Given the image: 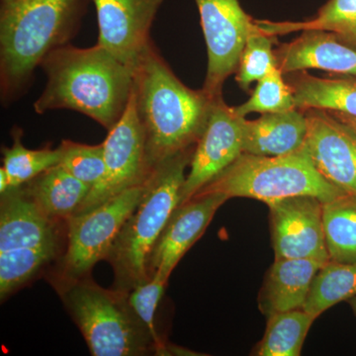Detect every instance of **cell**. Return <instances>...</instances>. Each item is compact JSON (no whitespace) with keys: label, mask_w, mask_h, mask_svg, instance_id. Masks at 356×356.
<instances>
[{"label":"cell","mask_w":356,"mask_h":356,"mask_svg":"<svg viewBox=\"0 0 356 356\" xmlns=\"http://www.w3.org/2000/svg\"><path fill=\"white\" fill-rule=\"evenodd\" d=\"M332 113L336 115L337 118H339L341 120L346 122V124H348L351 128L355 129L356 131V117L350 116V115L343 113H339V112H332Z\"/></svg>","instance_id":"32"},{"label":"cell","mask_w":356,"mask_h":356,"mask_svg":"<svg viewBox=\"0 0 356 356\" xmlns=\"http://www.w3.org/2000/svg\"><path fill=\"white\" fill-rule=\"evenodd\" d=\"M10 189V184H9L8 177L3 168H0V195L6 193Z\"/></svg>","instance_id":"31"},{"label":"cell","mask_w":356,"mask_h":356,"mask_svg":"<svg viewBox=\"0 0 356 356\" xmlns=\"http://www.w3.org/2000/svg\"><path fill=\"white\" fill-rule=\"evenodd\" d=\"M274 39L275 36L262 31L255 22L236 70V79L243 90L248 91L254 81H261L270 70L278 67L273 50Z\"/></svg>","instance_id":"27"},{"label":"cell","mask_w":356,"mask_h":356,"mask_svg":"<svg viewBox=\"0 0 356 356\" xmlns=\"http://www.w3.org/2000/svg\"><path fill=\"white\" fill-rule=\"evenodd\" d=\"M0 196V252L65 248L67 222L48 216L24 187L9 189Z\"/></svg>","instance_id":"15"},{"label":"cell","mask_w":356,"mask_h":356,"mask_svg":"<svg viewBox=\"0 0 356 356\" xmlns=\"http://www.w3.org/2000/svg\"><path fill=\"white\" fill-rule=\"evenodd\" d=\"M325 264L312 259H275L259 294V308L266 317L303 309L316 275Z\"/></svg>","instance_id":"18"},{"label":"cell","mask_w":356,"mask_h":356,"mask_svg":"<svg viewBox=\"0 0 356 356\" xmlns=\"http://www.w3.org/2000/svg\"><path fill=\"white\" fill-rule=\"evenodd\" d=\"M147 181L69 219L64 252L49 273V281L57 291L90 275L98 261H106L122 227L139 205Z\"/></svg>","instance_id":"7"},{"label":"cell","mask_w":356,"mask_h":356,"mask_svg":"<svg viewBox=\"0 0 356 356\" xmlns=\"http://www.w3.org/2000/svg\"><path fill=\"white\" fill-rule=\"evenodd\" d=\"M194 147L166 159L147 179L139 205L122 227L106 259L113 268V288L130 292L152 280L149 257L166 222L179 205L185 172L191 165Z\"/></svg>","instance_id":"4"},{"label":"cell","mask_w":356,"mask_h":356,"mask_svg":"<svg viewBox=\"0 0 356 356\" xmlns=\"http://www.w3.org/2000/svg\"><path fill=\"white\" fill-rule=\"evenodd\" d=\"M89 0H0V97L29 90L44 57L76 36Z\"/></svg>","instance_id":"3"},{"label":"cell","mask_w":356,"mask_h":356,"mask_svg":"<svg viewBox=\"0 0 356 356\" xmlns=\"http://www.w3.org/2000/svg\"><path fill=\"white\" fill-rule=\"evenodd\" d=\"M303 149L318 172L346 193L356 195V131L331 111L306 110Z\"/></svg>","instance_id":"12"},{"label":"cell","mask_w":356,"mask_h":356,"mask_svg":"<svg viewBox=\"0 0 356 356\" xmlns=\"http://www.w3.org/2000/svg\"><path fill=\"white\" fill-rule=\"evenodd\" d=\"M243 118L225 103L222 96L213 99L205 128L194 147L179 205L191 200L243 153Z\"/></svg>","instance_id":"10"},{"label":"cell","mask_w":356,"mask_h":356,"mask_svg":"<svg viewBox=\"0 0 356 356\" xmlns=\"http://www.w3.org/2000/svg\"><path fill=\"white\" fill-rule=\"evenodd\" d=\"M166 283L168 281L156 276L128 292V302L131 308L154 337L156 355H165L168 348V344L159 336L154 323L156 309L165 291Z\"/></svg>","instance_id":"30"},{"label":"cell","mask_w":356,"mask_h":356,"mask_svg":"<svg viewBox=\"0 0 356 356\" xmlns=\"http://www.w3.org/2000/svg\"><path fill=\"white\" fill-rule=\"evenodd\" d=\"M208 53L203 90L211 99L221 97L222 86L236 72L241 56L255 20L238 0H194Z\"/></svg>","instance_id":"8"},{"label":"cell","mask_w":356,"mask_h":356,"mask_svg":"<svg viewBox=\"0 0 356 356\" xmlns=\"http://www.w3.org/2000/svg\"><path fill=\"white\" fill-rule=\"evenodd\" d=\"M95 6L97 44L133 69L152 41L149 32L165 0H90Z\"/></svg>","instance_id":"13"},{"label":"cell","mask_w":356,"mask_h":356,"mask_svg":"<svg viewBox=\"0 0 356 356\" xmlns=\"http://www.w3.org/2000/svg\"><path fill=\"white\" fill-rule=\"evenodd\" d=\"M13 146L1 149L3 166L8 177L10 189L22 186L44 170L58 165L60 159V147L30 149L22 143V130L13 128Z\"/></svg>","instance_id":"26"},{"label":"cell","mask_w":356,"mask_h":356,"mask_svg":"<svg viewBox=\"0 0 356 356\" xmlns=\"http://www.w3.org/2000/svg\"><path fill=\"white\" fill-rule=\"evenodd\" d=\"M287 79L297 109L327 110L356 117V76L321 79L301 70L290 74Z\"/></svg>","instance_id":"20"},{"label":"cell","mask_w":356,"mask_h":356,"mask_svg":"<svg viewBox=\"0 0 356 356\" xmlns=\"http://www.w3.org/2000/svg\"><path fill=\"white\" fill-rule=\"evenodd\" d=\"M255 22L262 31L273 36L305 30L331 32L343 43L356 49V0H330L315 17L303 22Z\"/></svg>","instance_id":"21"},{"label":"cell","mask_w":356,"mask_h":356,"mask_svg":"<svg viewBox=\"0 0 356 356\" xmlns=\"http://www.w3.org/2000/svg\"><path fill=\"white\" fill-rule=\"evenodd\" d=\"M284 74L278 67L268 72L261 81L247 102L233 107L238 116L250 113H278L296 109L294 95Z\"/></svg>","instance_id":"28"},{"label":"cell","mask_w":356,"mask_h":356,"mask_svg":"<svg viewBox=\"0 0 356 356\" xmlns=\"http://www.w3.org/2000/svg\"><path fill=\"white\" fill-rule=\"evenodd\" d=\"M58 165L92 188L105 172L104 146L86 145L64 140L60 143Z\"/></svg>","instance_id":"29"},{"label":"cell","mask_w":356,"mask_h":356,"mask_svg":"<svg viewBox=\"0 0 356 356\" xmlns=\"http://www.w3.org/2000/svg\"><path fill=\"white\" fill-rule=\"evenodd\" d=\"M278 69L284 76L309 69L356 76V49L331 32L305 30L275 51Z\"/></svg>","instance_id":"16"},{"label":"cell","mask_w":356,"mask_h":356,"mask_svg":"<svg viewBox=\"0 0 356 356\" xmlns=\"http://www.w3.org/2000/svg\"><path fill=\"white\" fill-rule=\"evenodd\" d=\"M22 186L48 216L65 222L76 214L91 189L90 185L72 177L58 165Z\"/></svg>","instance_id":"19"},{"label":"cell","mask_w":356,"mask_h":356,"mask_svg":"<svg viewBox=\"0 0 356 356\" xmlns=\"http://www.w3.org/2000/svg\"><path fill=\"white\" fill-rule=\"evenodd\" d=\"M103 146L104 175L90 189L74 215L88 212L121 192L145 184L153 173L147 165L144 131L136 110L133 91L125 113L108 131Z\"/></svg>","instance_id":"9"},{"label":"cell","mask_w":356,"mask_h":356,"mask_svg":"<svg viewBox=\"0 0 356 356\" xmlns=\"http://www.w3.org/2000/svg\"><path fill=\"white\" fill-rule=\"evenodd\" d=\"M307 132L306 112L297 108L261 114L254 121L243 118V153L264 156L297 153L305 145Z\"/></svg>","instance_id":"17"},{"label":"cell","mask_w":356,"mask_h":356,"mask_svg":"<svg viewBox=\"0 0 356 356\" xmlns=\"http://www.w3.org/2000/svg\"><path fill=\"white\" fill-rule=\"evenodd\" d=\"M356 296V261H327L318 270L303 309L316 318Z\"/></svg>","instance_id":"24"},{"label":"cell","mask_w":356,"mask_h":356,"mask_svg":"<svg viewBox=\"0 0 356 356\" xmlns=\"http://www.w3.org/2000/svg\"><path fill=\"white\" fill-rule=\"evenodd\" d=\"M40 67L47 83L34 102L37 114L72 110L108 132L125 113L132 95L133 70L100 44L58 47L44 57Z\"/></svg>","instance_id":"2"},{"label":"cell","mask_w":356,"mask_h":356,"mask_svg":"<svg viewBox=\"0 0 356 356\" xmlns=\"http://www.w3.org/2000/svg\"><path fill=\"white\" fill-rule=\"evenodd\" d=\"M133 96L144 131L147 165L154 172L166 159L195 146L213 99L185 86L153 40L133 67Z\"/></svg>","instance_id":"1"},{"label":"cell","mask_w":356,"mask_h":356,"mask_svg":"<svg viewBox=\"0 0 356 356\" xmlns=\"http://www.w3.org/2000/svg\"><path fill=\"white\" fill-rule=\"evenodd\" d=\"M330 261H356V195L346 193L323 203Z\"/></svg>","instance_id":"23"},{"label":"cell","mask_w":356,"mask_h":356,"mask_svg":"<svg viewBox=\"0 0 356 356\" xmlns=\"http://www.w3.org/2000/svg\"><path fill=\"white\" fill-rule=\"evenodd\" d=\"M348 303H350L351 309H353V313H355L356 316V296L348 300Z\"/></svg>","instance_id":"33"},{"label":"cell","mask_w":356,"mask_h":356,"mask_svg":"<svg viewBox=\"0 0 356 356\" xmlns=\"http://www.w3.org/2000/svg\"><path fill=\"white\" fill-rule=\"evenodd\" d=\"M57 292L93 356L156 355L154 337L131 308L128 292L105 289L90 275Z\"/></svg>","instance_id":"5"},{"label":"cell","mask_w":356,"mask_h":356,"mask_svg":"<svg viewBox=\"0 0 356 356\" xmlns=\"http://www.w3.org/2000/svg\"><path fill=\"white\" fill-rule=\"evenodd\" d=\"M64 250L65 248L48 247L0 252L1 302L44 273L51 264L54 266Z\"/></svg>","instance_id":"25"},{"label":"cell","mask_w":356,"mask_h":356,"mask_svg":"<svg viewBox=\"0 0 356 356\" xmlns=\"http://www.w3.org/2000/svg\"><path fill=\"white\" fill-rule=\"evenodd\" d=\"M210 193L222 194L229 199L252 198L268 204L302 195L315 196L325 203L346 192L327 181L302 149L280 156L243 153L195 195Z\"/></svg>","instance_id":"6"},{"label":"cell","mask_w":356,"mask_h":356,"mask_svg":"<svg viewBox=\"0 0 356 356\" xmlns=\"http://www.w3.org/2000/svg\"><path fill=\"white\" fill-rule=\"evenodd\" d=\"M228 200L222 194H200L175 208L149 257L151 278L170 280L178 262L203 236L217 211Z\"/></svg>","instance_id":"14"},{"label":"cell","mask_w":356,"mask_h":356,"mask_svg":"<svg viewBox=\"0 0 356 356\" xmlns=\"http://www.w3.org/2000/svg\"><path fill=\"white\" fill-rule=\"evenodd\" d=\"M323 203L315 196L302 195L266 204L275 259L330 261Z\"/></svg>","instance_id":"11"},{"label":"cell","mask_w":356,"mask_h":356,"mask_svg":"<svg viewBox=\"0 0 356 356\" xmlns=\"http://www.w3.org/2000/svg\"><path fill=\"white\" fill-rule=\"evenodd\" d=\"M317 320L304 309L280 312L267 317L266 332L254 355L299 356L312 325Z\"/></svg>","instance_id":"22"}]
</instances>
